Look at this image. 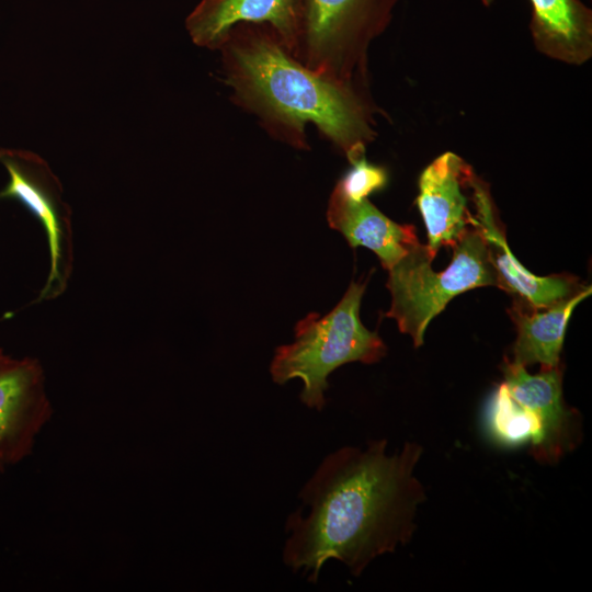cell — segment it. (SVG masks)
<instances>
[{"mask_svg":"<svg viewBox=\"0 0 592 592\" xmlns=\"http://www.w3.org/2000/svg\"><path fill=\"white\" fill-rule=\"evenodd\" d=\"M300 22V0H202L186 19L192 41L218 49L240 23L266 24L293 54Z\"/></svg>","mask_w":592,"mask_h":592,"instance_id":"8fae6325","label":"cell"},{"mask_svg":"<svg viewBox=\"0 0 592 592\" xmlns=\"http://www.w3.org/2000/svg\"><path fill=\"white\" fill-rule=\"evenodd\" d=\"M0 162L9 173V183L0 198L23 203L45 229L50 272L39 298L57 296L67 286L72 267L70 210L61 198V186L47 163L33 152L0 149Z\"/></svg>","mask_w":592,"mask_h":592,"instance_id":"8992f818","label":"cell"},{"mask_svg":"<svg viewBox=\"0 0 592 592\" xmlns=\"http://www.w3.org/2000/svg\"><path fill=\"white\" fill-rule=\"evenodd\" d=\"M489 422L492 433L504 443L530 442L533 452L539 445V424L527 410L510 397L503 383L492 396Z\"/></svg>","mask_w":592,"mask_h":592,"instance_id":"9a60e30c","label":"cell"},{"mask_svg":"<svg viewBox=\"0 0 592 592\" xmlns=\"http://www.w3.org/2000/svg\"><path fill=\"white\" fill-rule=\"evenodd\" d=\"M421 455L413 442L388 453L386 440H373L326 456L299 492L308 512L287 517L284 563L310 582L330 559L358 577L375 558L409 543L425 499L414 474Z\"/></svg>","mask_w":592,"mask_h":592,"instance_id":"6da1fadb","label":"cell"},{"mask_svg":"<svg viewBox=\"0 0 592 592\" xmlns=\"http://www.w3.org/2000/svg\"><path fill=\"white\" fill-rule=\"evenodd\" d=\"M327 220L352 248L365 247L389 270L419 243L413 225H400L384 215L368 198L354 201L334 186Z\"/></svg>","mask_w":592,"mask_h":592,"instance_id":"7c38bea8","label":"cell"},{"mask_svg":"<svg viewBox=\"0 0 592 592\" xmlns=\"http://www.w3.org/2000/svg\"><path fill=\"white\" fill-rule=\"evenodd\" d=\"M485 4H489L492 0H482Z\"/></svg>","mask_w":592,"mask_h":592,"instance_id":"e0dca14e","label":"cell"},{"mask_svg":"<svg viewBox=\"0 0 592 592\" xmlns=\"http://www.w3.org/2000/svg\"><path fill=\"white\" fill-rule=\"evenodd\" d=\"M588 286L576 296L544 308H534L516 298L508 314L517 337L512 362L524 367L539 363L542 367L559 366L566 328L573 309L591 295Z\"/></svg>","mask_w":592,"mask_h":592,"instance_id":"4fadbf2b","label":"cell"},{"mask_svg":"<svg viewBox=\"0 0 592 592\" xmlns=\"http://www.w3.org/2000/svg\"><path fill=\"white\" fill-rule=\"evenodd\" d=\"M366 283L351 282L338 305L327 315L311 312L295 327V340L276 349L270 372L283 385L299 378L301 402L321 411L328 377L338 367L361 362L373 364L386 355L387 348L377 332L366 329L360 307Z\"/></svg>","mask_w":592,"mask_h":592,"instance_id":"3957f363","label":"cell"},{"mask_svg":"<svg viewBox=\"0 0 592 592\" xmlns=\"http://www.w3.org/2000/svg\"><path fill=\"white\" fill-rule=\"evenodd\" d=\"M531 31L536 48L570 65L592 56V13L580 0H531Z\"/></svg>","mask_w":592,"mask_h":592,"instance_id":"5bb4252c","label":"cell"},{"mask_svg":"<svg viewBox=\"0 0 592 592\" xmlns=\"http://www.w3.org/2000/svg\"><path fill=\"white\" fill-rule=\"evenodd\" d=\"M503 385L510 397L527 410L540 426V443L534 456L554 463L574 440L578 421L562 401V373L559 366L542 367L530 374L526 367L506 361L502 366Z\"/></svg>","mask_w":592,"mask_h":592,"instance_id":"9c48e42d","label":"cell"},{"mask_svg":"<svg viewBox=\"0 0 592 592\" xmlns=\"http://www.w3.org/2000/svg\"><path fill=\"white\" fill-rule=\"evenodd\" d=\"M467 164L459 156L445 152L421 173L417 205L422 215L428 247L436 254L451 247L477 223L465 194ZM469 194V190H468Z\"/></svg>","mask_w":592,"mask_h":592,"instance_id":"30bf717a","label":"cell"},{"mask_svg":"<svg viewBox=\"0 0 592 592\" xmlns=\"http://www.w3.org/2000/svg\"><path fill=\"white\" fill-rule=\"evenodd\" d=\"M467 185L475 207L476 227L486 240L498 287L534 308H544L571 298L588 286L568 274L537 276L524 267L510 250L503 224L492 201L488 184L471 169Z\"/></svg>","mask_w":592,"mask_h":592,"instance_id":"ba28073f","label":"cell"},{"mask_svg":"<svg viewBox=\"0 0 592 592\" xmlns=\"http://www.w3.org/2000/svg\"><path fill=\"white\" fill-rule=\"evenodd\" d=\"M452 249L451 264L441 272L432 267L436 254L420 242L388 270L391 305L385 317L395 319L415 348L423 344L426 327L451 299L473 288L499 285L486 240L476 226Z\"/></svg>","mask_w":592,"mask_h":592,"instance_id":"277c9868","label":"cell"},{"mask_svg":"<svg viewBox=\"0 0 592 592\" xmlns=\"http://www.w3.org/2000/svg\"><path fill=\"white\" fill-rule=\"evenodd\" d=\"M352 168L338 181L337 187L349 198L361 201L383 190L388 181L383 167L367 162L362 156L351 162Z\"/></svg>","mask_w":592,"mask_h":592,"instance_id":"2e32d148","label":"cell"},{"mask_svg":"<svg viewBox=\"0 0 592 592\" xmlns=\"http://www.w3.org/2000/svg\"><path fill=\"white\" fill-rule=\"evenodd\" d=\"M52 414L39 361L13 357L0 348V473L33 453Z\"/></svg>","mask_w":592,"mask_h":592,"instance_id":"52a82bcc","label":"cell"},{"mask_svg":"<svg viewBox=\"0 0 592 592\" xmlns=\"http://www.w3.org/2000/svg\"><path fill=\"white\" fill-rule=\"evenodd\" d=\"M398 0H300L293 56L307 68L355 86L364 76L366 50L391 18Z\"/></svg>","mask_w":592,"mask_h":592,"instance_id":"5b68a950","label":"cell"},{"mask_svg":"<svg viewBox=\"0 0 592 592\" xmlns=\"http://www.w3.org/2000/svg\"><path fill=\"white\" fill-rule=\"evenodd\" d=\"M218 49L235 103L271 135L307 149L305 128L314 124L350 163L365 156L376 133L372 109L355 86L304 66L266 24H237Z\"/></svg>","mask_w":592,"mask_h":592,"instance_id":"7a4b0ae2","label":"cell"}]
</instances>
